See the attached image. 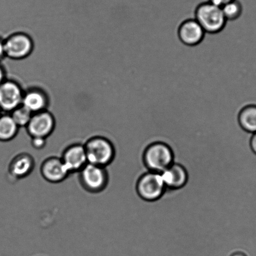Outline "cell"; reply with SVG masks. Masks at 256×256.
<instances>
[{
    "mask_svg": "<svg viewBox=\"0 0 256 256\" xmlns=\"http://www.w3.org/2000/svg\"><path fill=\"white\" fill-rule=\"evenodd\" d=\"M40 173L44 180L52 184H59L66 180L68 170L60 158L50 156L42 162Z\"/></svg>",
    "mask_w": 256,
    "mask_h": 256,
    "instance_id": "10",
    "label": "cell"
},
{
    "mask_svg": "<svg viewBox=\"0 0 256 256\" xmlns=\"http://www.w3.org/2000/svg\"><path fill=\"white\" fill-rule=\"evenodd\" d=\"M240 126L248 133H256V106H248L243 109L238 116Z\"/></svg>",
    "mask_w": 256,
    "mask_h": 256,
    "instance_id": "16",
    "label": "cell"
},
{
    "mask_svg": "<svg viewBox=\"0 0 256 256\" xmlns=\"http://www.w3.org/2000/svg\"><path fill=\"white\" fill-rule=\"evenodd\" d=\"M0 116H1V109H0Z\"/></svg>",
    "mask_w": 256,
    "mask_h": 256,
    "instance_id": "25",
    "label": "cell"
},
{
    "mask_svg": "<svg viewBox=\"0 0 256 256\" xmlns=\"http://www.w3.org/2000/svg\"><path fill=\"white\" fill-rule=\"evenodd\" d=\"M10 116L18 128H26L33 114L20 106L12 111Z\"/></svg>",
    "mask_w": 256,
    "mask_h": 256,
    "instance_id": "17",
    "label": "cell"
},
{
    "mask_svg": "<svg viewBox=\"0 0 256 256\" xmlns=\"http://www.w3.org/2000/svg\"><path fill=\"white\" fill-rule=\"evenodd\" d=\"M27 132L31 138H47L54 132L56 120L48 111L33 114L26 126Z\"/></svg>",
    "mask_w": 256,
    "mask_h": 256,
    "instance_id": "9",
    "label": "cell"
},
{
    "mask_svg": "<svg viewBox=\"0 0 256 256\" xmlns=\"http://www.w3.org/2000/svg\"><path fill=\"white\" fill-rule=\"evenodd\" d=\"M4 56H6V53H4V41L0 40V60Z\"/></svg>",
    "mask_w": 256,
    "mask_h": 256,
    "instance_id": "22",
    "label": "cell"
},
{
    "mask_svg": "<svg viewBox=\"0 0 256 256\" xmlns=\"http://www.w3.org/2000/svg\"><path fill=\"white\" fill-rule=\"evenodd\" d=\"M231 256H247L245 254H244L242 252H236L234 254H233Z\"/></svg>",
    "mask_w": 256,
    "mask_h": 256,
    "instance_id": "24",
    "label": "cell"
},
{
    "mask_svg": "<svg viewBox=\"0 0 256 256\" xmlns=\"http://www.w3.org/2000/svg\"><path fill=\"white\" fill-rule=\"evenodd\" d=\"M78 173L80 184L82 188L89 193L103 192L110 182L108 169L104 166L88 163Z\"/></svg>",
    "mask_w": 256,
    "mask_h": 256,
    "instance_id": "2",
    "label": "cell"
},
{
    "mask_svg": "<svg viewBox=\"0 0 256 256\" xmlns=\"http://www.w3.org/2000/svg\"><path fill=\"white\" fill-rule=\"evenodd\" d=\"M36 166L33 156L23 152L14 156L9 162L6 168V180H22L31 174Z\"/></svg>",
    "mask_w": 256,
    "mask_h": 256,
    "instance_id": "8",
    "label": "cell"
},
{
    "mask_svg": "<svg viewBox=\"0 0 256 256\" xmlns=\"http://www.w3.org/2000/svg\"><path fill=\"white\" fill-rule=\"evenodd\" d=\"M144 162L151 172L161 173L173 164V154L166 144H154L144 154Z\"/></svg>",
    "mask_w": 256,
    "mask_h": 256,
    "instance_id": "4",
    "label": "cell"
},
{
    "mask_svg": "<svg viewBox=\"0 0 256 256\" xmlns=\"http://www.w3.org/2000/svg\"><path fill=\"white\" fill-rule=\"evenodd\" d=\"M60 158L70 174L79 172L88 164L84 145L82 144L67 146Z\"/></svg>",
    "mask_w": 256,
    "mask_h": 256,
    "instance_id": "11",
    "label": "cell"
},
{
    "mask_svg": "<svg viewBox=\"0 0 256 256\" xmlns=\"http://www.w3.org/2000/svg\"><path fill=\"white\" fill-rule=\"evenodd\" d=\"M4 80V72L2 66H0V84Z\"/></svg>",
    "mask_w": 256,
    "mask_h": 256,
    "instance_id": "23",
    "label": "cell"
},
{
    "mask_svg": "<svg viewBox=\"0 0 256 256\" xmlns=\"http://www.w3.org/2000/svg\"><path fill=\"white\" fill-rule=\"evenodd\" d=\"M18 128L10 115L0 116V142L8 143L14 140L18 134Z\"/></svg>",
    "mask_w": 256,
    "mask_h": 256,
    "instance_id": "15",
    "label": "cell"
},
{
    "mask_svg": "<svg viewBox=\"0 0 256 256\" xmlns=\"http://www.w3.org/2000/svg\"><path fill=\"white\" fill-rule=\"evenodd\" d=\"M251 150L256 156V133L253 134L250 141Z\"/></svg>",
    "mask_w": 256,
    "mask_h": 256,
    "instance_id": "21",
    "label": "cell"
},
{
    "mask_svg": "<svg viewBox=\"0 0 256 256\" xmlns=\"http://www.w3.org/2000/svg\"><path fill=\"white\" fill-rule=\"evenodd\" d=\"M221 9L226 20H234L237 19L242 12V7L238 0H234L230 3L225 4Z\"/></svg>",
    "mask_w": 256,
    "mask_h": 256,
    "instance_id": "18",
    "label": "cell"
},
{
    "mask_svg": "<svg viewBox=\"0 0 256 256\" xmlns=\"http://www.w3.org/2000/svg\"><path fill=\"white\" fill-rule=\"evenodd\" d=\"M48 102V98L43 91L31 89L24 94L22 106L34 114L46 110Z\"/></svg>",
    "mask_w": 256,
    "mask_h": 256,
    "instance_id": "13",
    "label": "cell"
},
{
    "mask_svg": "<svg viewBox=\"0 0 256 256\" xmlns=\"http://www.w3.org/2000/svg\"><path fill=\"white\" fill-rule=\"evenodd\" d=\"M31 145L36 150H42L46 145V138H32Z\"/></svg>",
    "mask_w": 256,
    "mask_h": 256,
    "instance_id": "19",
    "label": "cell"
},
{
    "mask_svg": "<svg viewBox=\"0 0 256 256\" xmlns=\"http://www.w3.org/2000/svg\"><path fill=\"white\" fill-rule=\"evenodd\" d=\"M234 1V0H208L210 3L215 4V6L222 8L225 4L230 3V2Z\"/></svg>",
    "mask_w": 256,
    "mask_h": 256,
    "instance_id": "20",
    "label": "cell"
},
{
    "mask_svg": "<svg viewBox=\"0 0 256 256\" xmlns=\"http://www.w3.org/2000/svg\"><path fill=\"white\" fill-rule=\"evenodd\" d=\"M6 56L13 60H22L28 57L34 49L33 40L24 33H16L4 41Z\"/></svg>",
    "mask_w": 256,
    "mask_h": 256,
    "instance_id": "5",
    "label": "cell"
},
{
    "mask_svg": "<svg viewBox=\"0 0 256 256\" xmlns=\"http://www.w3.org/2000/svg\"><path fill=\"white\" fill-rule=\"evenodd\" d=\"M166 187L178 188L186 184L188 180L187 173L182 166L173 164L166 170L161 172Z\"/></svg>",
    "mask_w": 256,
    "mask_h": 256,
    "instance_id": "14",
    "label": "cell"
},
{
    "mask_svg": "<svg viewBox=\"0 0 256 256\" xmlns=\"http://www.w3.org/2000/svg\"><path fill=\"white\" fill-rule=\"evenodd\" d=\"M88 164L106 168L115 161L116 148L110 138L94 136L84 144Z\"/></svg>",
    "mask_w": 256,
    "mask_h": 256,
    "instance_id": "1",
    "label": "cell"
},
{
    "mask_svg": "<svg viewBox=\"0 0 256 256\" xmlns=\"http://www.w3.org/2000/svg\"><path fill=\"white\" fill-rule=\"evenodd\" d=\"M205 32L196 20H190L180 26L178 36L182 43L194 46L202 40Z\"/></svg>",
    "mask_w": 256,
    "mask_h": 256,
    "instance_id": "12",
    "label": "cell"
},
{
    "mask_svg": "<svg viewBox=\"0 0 256 256\" xmlns=\"http://www.w3.org/2000/svg\"><path fill=\"white\" fill-rule=\"evenodd\" d=\"M166 188L161 173L151 171L143 176L138 184L139 196L143 200L148 201L158 200Z\"/></svg>",
    "mask_w": 256,
    "mask_h": 256,
    "instance_id": "6",
    "label": "cell"
},
{
    "mask_svg": "<svg viewBox=\"0 0 256 256\" xmlns=\"http://www.w3.org/2000/svg\"><path fill=\"white\" fill-rule=\"evenodd\" d=\"M195 20L204 32L216 33L223 28L226 22L220 7L210 2L201 4L196 9Z\"/></svg>",
    "mask_w": 256,
    "mask_h": 256,
    "instance_id": "3",
    "label": "cell"
},
{
    "mask_svg": "<svg viewBox=\"0 0 256 256\" xmlns=\"http://www.w3.org/2000/svg\"><path fill=\"white\" fill-rule=\"evenodd\" d=\"M24 93L20 86L13 80H4L0 84V109L12 112L22 106Z\"/></svg>",
    "mask_w": 256,
    "mask_h": 256,
    "instance_id": "7",
    "label": "cell"
}]
</instances>
